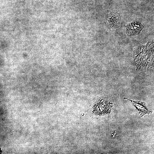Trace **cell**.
<instances>
[{
  "label": "cell",
  "mask_w": 154,
  "mask_h": 154,
  "mask_svg": "<svg viewBox=\"0 0 154 154\" xmlns=\"http://www.w3.org/2000/svg\"><path fill=\"white\" fill-rule=\"evenodd\" d=\"M144 28L141 23L134 21L126 26V33L129 36L136 35L139 34Z\"/></svg>",
  "instance_id": "cell-2"
},
{
  "label": "cell",
  "mask_w": 154,
  "mask_h": 154,
  "mask_svg": "<svg viewBox=\"0 0 154 154\" xmlns=\"http://www.w3.org/2000/svg\"><path fill=\"white\" fill-rule=\"evenodd\" d=\"M94 110L98 114H103L107 111V109L110 108L112 103L107 98L102 99L95 105Z\"/></svg>",
  "instance_id": "cell-3"
},
{
  "label": "cell",
  "mask_w": 154,
  "mask_h": 154,
  "mask_svg": "<svg viewBox=\"0 0 154 154\" xmlns=\"http://www.w3.org/2000/svg\"><path fill=\"white\" fill-rule=\"evenodd\" d=\"M120 14L117 12H112L106 16L105 23L109 29H116L120 26L121 21Z\"/></svg>",
  "instance_id": "cell-1"
}]
</instances>
